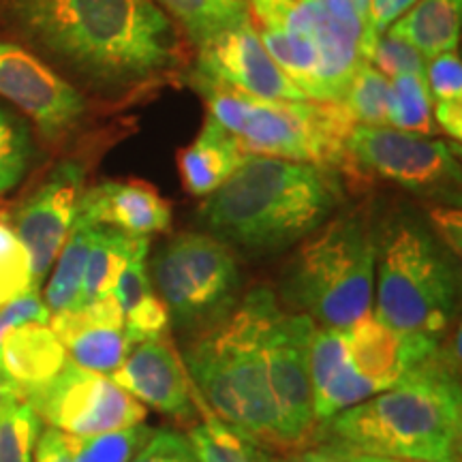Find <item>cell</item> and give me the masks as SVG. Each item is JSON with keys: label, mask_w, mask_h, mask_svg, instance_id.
Returning a JSON list of instances; mask_svg holds the SVG:
<instances>
[{"label": "cell", "mask_w": 462, "mask_h": 462, "mask_svg": "<svg viewBox=\"0 0 462 462\" xmlns=\"http://www.w3.org/2000/svg\"><path fill=\"white\" fill-rule=\"evenodd\" d=\"M0 31L106 109L152 99L190 69L157 0H0Z\"/></svg>", "instance_id": "6da1fadb"}, {"label": "cell", "mask_w": 462, "mask_h": 462, "mask_svg": "<svg viewBox=\"0 0 462 462\" xmlns=\"http://www.w3.org/2000/svg\"><path fill=\"white\" fill-rule=\"evenodd\" d=\"M340 198L338 171L253 154L204 199L199 223L225 246L265 257L309 238Z\"/></svg>", "instance_id": "7a4b0ae2"}, {"label": "cell", "mask_w": 462, "mask_h": 462, "mask_svg": "<svg viewBox=\"0 0 462 462\" xmlns=\"http://www.w3.org/2000/svg\"><path fill=\"white\" fill-rule=\"evenodd\" d=\"M460 337L394 388L326 421L337 448L418 462H460ZM334 446V443H332Z\"/></svg>", "instance_id": "3957f363"}, {"label": "cell", "mask_w": 462, "mask_h": 462, "mask_svg": "<svg viewBox=\"0 0 462 462\" xmlns=\"http://www.w3.org/2000/svg\"><path fill=\"white\" fill-rule=\"evenodd\" d=\"M279 310L273 287H253L223 321L195 334L182 360L206 407L259 448H279L265 357Z\"/></svg>", "instance_id": "277c9868"}, {"label": "cell", "mask_w": 462, "mask_h": 462, "mask_svg": "<svg viewBox=\"0 0 462 462\" xmlns=\"http://www.w3.org/2000/svg\"><path fill=\"white\" fill-rule=\"evenodd\" d=\"M248 20L310 101H343L364 60V20L349 0H248Z\"/></svg>", "instance_id": "5b68a950"}, {"label": "cell", "mask_w": 462, "mask_h": 462, "mask_svg": "<svg viewBox=\"0 0 462 462\" xmlns=\"http://www.w3.org/2000/svg\"><path fill=\"white\" fill-rule=\"evenodd\" d=\"M374 317L401 332L441 338L456 313L454 253L411 210L374 223Z\"/></svg>", "instance_id": "8992f818"}, {"label": "cell", "mask_w": 462, "mask_h": 462, "mask_svg": "<svg viewBox=\"0 0 462 462\" xmlns=\"http://www.w3.org/2000/svg\"><path fill=\"white\" fill-rule=\"evenodd\" d=\"M281 289L289 304L323 328L346 330L371 313L374 221L366 208L340 212L304 238Z\"/></svg>", "instance_id": "52a82bcc"}, {"label": "cell", "mask_w": 462, "mask_h": 462, "mask_svg": "<svg viewBox=\"0 0 462 462\" xmlns=\"http://www.w3.org/2000/svg\"><path fill=\"white\" fill-rule=\"evenodd\" d=\"M204 97L208 116L248 154L343 171L356 123L340 101H265L245 92L189 79Z\"/></svg>", "instance_id": "ba28073f"}, {"label": "cell", "mask_w": 462, "mask_h": 462, "mask_svg": "<svg viewBox=\"0 0 462 462\" xmlns=\"http://www.w3.org/2000/svg\"><path fill=\"white\" fill-rule=\"evenodd\" d=\"M152 281L170 323L187 334L217 326L238 304V263L210 234L182 231L167 240L152 259Z\"/></svg>", "instance_id": "9c48e42d"}, {"label": "cell", "mask_w": 462, "mask_h": 462, "mask_svg": "<svg viewBox=\"0 0 462 462\" xmlns=\"http://www.w3.org/2000/svg\"><path fill=\"white\" fill-rule=\"evenodd\" d=\"M458 146L392 129L356 125L346 140L345 170L356 176L396 184L421 199L452 201L458 198Z\"/></svg>", "instance_id": "30bf717a"}, {"label": "cell", "mask_w": 462, "mask_h": 462, "mask_svg": "<svg viewBox=\"0 0 462 462\" xmlns=\"http://www.w3.org/2000/svg\"><path fill=\"white\" fill-rule=\"evenodd\" d=\"M0 97L31 118L50 146H65L88 123L95 106L42 58L0 39Z\"/></svg>", "instance_id": "8fae6325"}, {"label": "cell", "mask_w": 462, "mask_h": 462, "mask_svg": "<svg viewBox=\"0 0 462 462\" xmlns=\"http://www.w3.org/2000/svg\"><path fill=\"white\" fill-rule=\"evenodd\" d=\"M26 402L39 418L71 437H92L140 424L146 407L116 385L112 377L67 362L45 388Z\"/></svg>", "instance_id": "7c38bea8"}, {"label": "cell", "mask_w": 462, "mask_h": 462, "mask_svg": "<svg viewBox=\"0 0 462 462\" xmlns=\"http://www.w3.org/2000/svg\"><path fill=\"white\" fill-rule=\"evenodd\" d=\"M317 323L304 313L279 310L265 340L270 394L279 448H304L313 441L315 411L310 388V340Z\"/></svg>", "instance_id": "4fadbf2b"}, {"label": "cell", "mask_w": 462, "mask_h": 462, "mask_svg": "<svg viewBox=\"0 0 462 462\" xmlns=\"http://www.w3.org/2000/svg\"><path fill=\"white\" fill-rule=\"evenodd\" d=\"M84 184L86 167L75 159H62L17 206L11 229L31 255L34 289L50 274L71 234Z\"/></svg>", "instance_id": "5bb4252c"}, {"label": "cell", "mask_w": 462, "mask_h": 462, "mask_svg": "<svg viewBox=\"0 0 462 462\" xmlns=\"http://www.w3.org/2000/svg\"><path fill=\"white\" fill-rule=\"evenodd\" d=\"M189 79L227 86L265 101L306 99L263 48L251 20L199 45Z\"/></svg>", "instance_id": "9a60e30c"}, {"label": "cell", "mask_w": 462, "mask_h": 462, "mask_svg": "<svg viewBox=\"0 0 462 462\" xmlns=\"http://www.w3.org/2000/svg\"><path fill=\"white\" fill-rule=\"evenodd\" d=\"M109 377L154 411L178 421H193L198 415L195 388L180 354L167 338L133 345L125 362Z\"/></svg>", "instance_id": "2e32d148"}, {"label": "cell", "mask_w": 462, "mask_h": 462, "mask_svg": "<svg viewBox=\"0 0 462 462\" xmlns=\"http://www.w3.org/2000/svg\"><path fill=\"white\" fill-rule=\"evenodd\" d=\"M343 334L351 362L364 379L371 381L377 394L407 379L439 349V338L401 332L373 313L364 315Z\"/></svg>", "instance_id": "e0dca14e"}, {"label": "cell", "mask_w": 462, "mask_h": 462, "mask_svg": "<svg viewBox=\"0 0 462 462\" xmlns=\"http://www.w3.org/2000/svg\"><path fill=\"white\" fill-rule=\"evenodd\" d=\"M50 328L65 346L67 356H71V362L88 371L112 374L131 351L123 310L114 293L54 313L50 317Z\"/></svg>", "instance_id": "ac0fdd59"}, {"label": "cell", "mask_w": 462, "mask_h": 462, "mask_svg": "<svg viewBox=\"0 0 462 462\" xmlns=\"http://www.w3.org/2000/svg\"><path fill=\"white\" fill-rule=\"evenodd\" d=\"M171 201L154 184L137 178L103 180L84 189L78 201L75 223L107 225L135 238H150L171 229Z\"/></svg>", "instance_id": "d6986e66"}, {"label": "cell", "mask_w": 462, "mask_h": 462, "mask_svg": "<svg viewBox=\"0 0 462 462\" xmlns=\"http://www.w3.org/2000/svg\"><path fill=\"white\" fill-rule=\"evenodd\" d=\"M310 388L315 420L323 424L377 394L351 362L343 330L334 328H317L310 340Z\"/></svg>", "instance_id": "ffe728a7"}, {"label": "cell", "mask_w": 462, "mask_h": 462, "mask_svg": "<svg viewBox=\"0 0 462 462\" xmlns=\"http://www.w3.org/2000/svg\"><path fill=\"white\" fill-rule=\"evenodd\" d=\"M69 356L48 323H26L11 330L0 346V373L22 401L39 392L62 371Z\"/></svg>", "instance_id": "44dd1931"}, {"label": "cell", "mask_w": 462, "mask_h": 462, "mask_svg": "<svg viewBox=\"0 0 462 462\" xmlns=\"http://www.w3.org/2000/svg\"><path fill=\"white\" fill-rule=\"evenodd\" d=\"M251 157L227 129L206 116L198 137L178 152V173L189 195L208 198Z\"/></svg>", "instance_id": "7402d4cb"}, {"label": "cell", "mask_w": 462, "mask_h": 462, "mask_svg": "<svg viewBox=\"0 0 462 462\" xmlns=\"http://www.w3.org/2000/svg\"><path fill=\"white\" fill-rule=\"evenodd\" d=\"M462 0H420L390 31L407 39L426 62L458 48Z\"/></svg>", "instance_id": "603a6c76"}, {"label": "cell", "mask_w": 462, "mask_h": 462, "mask_svg": "<svg viewBox=\"0 0 462 462\" xmlns=\"http://www.w3.org/2000/svg\"><path fill=\"white\" fill-rule=\"evenodd\" d=\"M137 240L140 238L116 227H107V225L92 227V245L88 259H86L78 306L112 296L116 282L135 251Z\"/></svg>", "instance_id": "cb8c5ba5"}, {"label": "cell", "mask_w": 462, "mask_h": 462, "mask_svg": "<svg viewBox=\"0 0 462 462\" xmlns=\"http://www.w3.org/2000/svg\"><path fill=\"white\" fill-rule=\"evenodd\" d=\"M157 5L195 50L248 20V0H157Z\"/></svg>", "instance_id": "d4e9b609"}, {"label": "cell", "mask_w": 462, "mask_h": 462, "mask_svg": "<svg viewBox=\"0 0 462 462\" xmlns=\"http://www.w3.org/2000/svg\"><path fill=\"white\" fill-rule=\"evenodd\" d=\"M92 227L95 225L73 223L71 234H69L60 255L56 257V268L51 273L48 287H45L43 300L51 315L78 306L79 291H82L86 259H88L92 245Z\"/></svg>", "instance_id": "484cf974"}, {"label": "cell", "mask_w": 462, "mask_h": 462, "mask_svg": "<svg viewBox=\"0 0 462 462\" xmlns=\"http://www.w3.org/2000/svg\"><path fill=\"white\" fill-rule=\"evenodd\" d=\"M195 401L199 404L204 420L190 426L187 437L199 462H268L262 448L236 432L215 413H210L199 394L195 396Z\"/></svg>", "instance_id": "4316f807"}, {"label": "cell", "mask_w": 462, "mask_h": 462, "mask_svg": "<svg viewBox=\"0 0 462 462\" xmlns=\"http://www.w3.org/2000/svg\"><path fill=\"white\" fill-rule=\"evenodd\" d=\"M390 126L426 137L435 135L437 125L432 118V95L426 75H396L390 79Z\"/></svg>", "instance_id": "83f0119b"}, {"label": "cell", "mask_w": 462, "mask_h": 462, "mask_svg": "<svg viewBox=\"0 0 462 462\" xmlns=\"http://www.w3.org/2000/svg\"><path fill=\"white\" fill-rule=\"evenodd\" d=\"M390 79L371 62H362L340 103L356 125L390 126Z\"/></svg>", "instance_id": "f1b7e54d"}, {"label": "cell", "mask_w": 462, "mask_h": 462, "mask_svg": "<svg viewBox=\"0 0 462 462\" xmlns=\"http://www.w3.org/2000/svg\"><path fill=\"white\" fill-rule=\"evenodd\" d=\"M34 159L31 125L0 103V198L20 187Z\"/></svg>", "instance_id": "f546056e"}, {"label": "cell", "mask_w": 462, "mask_h": 462, "mask_svg": "<svg viewBox=\"0 0 462 462\" xmlns=\"http://www.w3.org/2000/svg\"><path fill=\"white\" fill-rule=\"evenodd\" d=\"M150 435H152V429L143 426L142 421L92 437L67 435L71 462H131Z\"/></svg>", "instance_id": "4dcf8cb0"}, {"label": "cell", "mask_w": 462, "mask_h": 462, "mask_svg": "<svg viewBox=\"0 0 462 462\" xmlns=\"http://www.w3.org/2000/svg\"><path fill=\"white\" fill-rule=\"evenodd\" d=\"M43 420L22 398L0 409V462H32Z\"/></svg>", "instance_id": "1f68e13d"}, {"label": "cell", "mask_w": 462, "mask_h": 462, "mask_svg": "<svg viewBox=\"0 0 462 462\" xmlns=\"http://www.w3.org/2000/svg\"><path fill=\"white\" fill-rule=\"evenodd\" d=\"M32 289L31 255L11 225L0 221V306Z\"/></svg>", "instance_id": "d6a6232c"}, {"label": "cell", "mask_w": 462, "mask_h": 462, "mask_svg": "<svg viewBox=\"0 0 462 462\" xmlns=\"http://www.w3.org/2000/svg\"><path fill=\"white\" fill-rule=\"evenodd\" d=\"M366 62L379 69L385 78H396V75L404 73L426 75L424 58L407 39L394 31H385V34H381Z\"/></svg>", "instance_id": "836d02e7"}, {"label": "cell", "mask_w": 462, "mask_h": 462, "mask_svg": "<svg viewBox=\"0 0 462 462\" xmlns=\"http://www.w3.org/2000/svg\"><path fill=\"white\" fill-rule=\"evenodd\" d=\"M131 462H199L189 437L178 430L161 429L148 437Z\"/></svg>", "instance_id": "e575fe53"}, {"label": "cell", "mask_w": 462, "mask_h": 462, "mask_svg": "<svg viewBox=\"0 0 462 462\" xmlns=\"http://www.w3.org/2000/svg\"><path fill=\"white\" fill-rule=\"evenodd\" d=\"M426 84L437 101H462V60L458 50L432 58L426 67Z\"/></svg>", "instance_id": "d590c367"}, {"label": "cell", "mask_w": 462, "mask_h": 462, "mask_svg": "<svg viewBox=\"0 0 462 462\" xmlns=\"http://www.w3.org/2000/svg\"><path fill=\"white\" fill-rule=\"evenodd\" d=\"M50 317L51 313L39 296V289L26 291L24 296L0 306V346L11 330L26 326V323H50Z\"/></svg>", "instance_id": "8d00e7d4"}, {"label": "cell", "mask_w": 462, "mask_h": 462, "mask_svg": "<svg viewBox=\"0 0 462 462\" xmlns=\"http://www.w3.org/2000/svg\"><path fill=\"white\" fill-rule=\"evenodd\" d=\"M418 0H371L368 5V20L364 26V60H368L377 39L383 34L404 11Z\"/></svg>", "instance_id": "74e56055"}, {"label": "cell", "mask_w": 462, "mask_h": 462, "mask_svg": "<svg viewBox=\"0 0 462 462\" xmlns=\"http://www.w3.org/2000/svg\"><path fill=\"white\" fill-rule=\"evenodd\" d=\"M429 225L430 229L435 231V236L439 240L446 245L449 251L456 253L458 255L460 253V229H462V223H460V212L458 208L454 210V206H441L437 204L435 208H430L429 212Z\"/></svg>", "instance_id": "f35d334b"}, {"label": "cell", "mask_w": 462, "mask_h": 462, "mask_svg": "<svg viewBox=\"0 0 462 462\" xmlns=\"http://www.w3.org/2000/svg\"><path fill=\"white\" fill-rule=\"evenodd\" d=\"M32 462H71V449L65 432L56 429L43 430L34 448Z\"/></svg>", "instance_id": "ab89813d"}, {"label": "cell", "mask_w": 462, "mask_h": 462, "mask_svg": "<svg viewBox=\"0 0 462 462\" xmlns=\"http://www.w3.org/2000/svg\"><path fill=\"white\" fill-rule=\"evenodd\" d=\"M432 118L437 129H441L452 140H462V101H435Z\"/></svg>", "instance_id": "60d3db41"}, {"label": "cell", "mask_w": 462, "mask_h": 462, "mask_svg": "<svg viewBox=\"0 0 462 462\" xmlns=\"http://www.w3.org/2000/svg\"><path fill=\"white\" fill-rule=\"evenodd\" d=\"M337 449V452L343 456L346 462H418V460H404V458H390V456H374V454H360V452H351V449H343L337 446H330Z\"/></svg>", "instance_id": "b9f144b4"}, {"label": "cell", "mask_w": 462, "mask_h": 462, "mask_svg": "<svg viewBox=\"0 0 462 462\" xmlns=\"http://www.w3.org/2000/svg\"><path fill=\"white\" fill-rule=\"evenodd\" d=\"M300 462H346L334 448H321L313 449V452H306Z\"/></svg>", "instance_id": "7bdbcfd3"}, {"label": "cell", "mask_w": 462, "mask_h": 462, "mask_svg": "<svg viewBox=\"0 0 462 462\" xmlns=\"http://www.w3.org/2000/svg\"><path fill=\"white\" fill-rule=\"evenodd\" d=\"M20 394H17V390L14 388V383L5 377L3 373H0V409L5 407V404H9L11 401H17Z\"/></svg>", "instance_id": "ee69618b"}, {"label": "cell", "mask_w": 462, "mask_h": 462, "mask_svg": "<svg viewBox=\"0 0 462 462\" xmlns=\"http://www.w3.org/2000/svg\"><path fill=\"white\" fill-rule=\"evenodd\" d=\"M351 5H354V9L357 11V15L364 20V26H366V20H368V5H371V0H349Z\"/></svg>", "instance_id": "f6af8a7d"}]
</instances>
